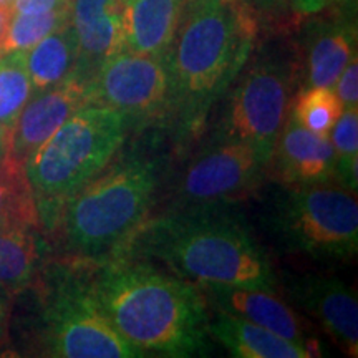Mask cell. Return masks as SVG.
Instances as JSON below:
<instances>
[{"label": "cell", "mask_w": 358, "mask_h": 358, "mask_svg": "<svg viewBox=\"0 0 358 358\" xmlns=\"http://www.w3.org/2000/svg\"><path fill=\"white\" fill-rule=\"evenodd\" d=\"M257 32V17L245 0H187L164 53V123L178 146L203 134L213 108L252 55Z\"/></svg>", "instance_id": "obj_1"}, {"label": "cell", "mask_w": 358, "mask_h": 358, "mask_svg": "<svg viewBox=\"0 0 358 358\" xmlns=\"http://www.w3.org/2000/svg\"><path fill=\"white\" fill-rule=\"evenodd\" d=\"M87 266L98 306L143 357H203L213 350L208 303L198 285L128 254Z\"/></svg>", "instance_id": "obj_2"}, {"label": "cell", "mask_w": 358, "mask_h": 358, "mask_svg": "<svg viewBox=\"0 0 358 358\" xmlns=\"http://www.w3.org/2000/svg\"><path fill=\"white\" fill-rule=\"evenodd\" d=\"M120 254L161 264L198 287H280L271 256L236 204L163 209L146 217Z\"/></svg>", "instance_id": "obj_3"}, {"label": "cell", "mask_w": 358, "mask_h": 358, "mask_svg": "<svg viewBox=\"0 0 358 358\" xmlns=\"http://www.w3.org/2000/svg\"><path fill=\"white\" fill-rule=\"evenodd\" d=\"M156 151H131L103 168L62 208L53 231L78 261H101L123 250L151 214L166 173Z\"/></svg>", "instance_id": "obj_4"}, {"label": "cell", "mask_w": 358, "mask_h": 358, "mask_svg": "<svg viewBox=\"0 0 358 358\" xmlns=\"http://www.w3.org/2000/svg\"><path fill=\"white\" fill-rule=\"evenodd\" d=\"M128 133L122 113L88 101L29 156L25 181L45 229L53 231L66 201L115 159Z\"/></svg>", "instance_id": "obj_5"}, {"label": "cell", "mask_w": 358, "mask_h": 358, "mask_svg": "<svg viewBox=\"0 0 358 358\" xmlns=\"http://www.w3.org/2000/svg\"><path fill=\"white\" fill-rule=\"evenodd\" d=\"M262 224L277 248L287 254L322 262L357 256V196L338 181L280 185L264 206Z\"/></svg>", "instance_id": "obj_6"}, {"label": "cell", "mask_w": 358, "mask_h": 358, "mask_svg": "<svg viewBox=\"0 0 358 358\" xmlns=\"http://www.w3.org/2000/svg\"><path fill=\"white\" fill-rule=\"evenodd\" d=\"M42 350L57 358L143 357L106 319L90 285L87 261L69 259L42 271Z\"/></svg>", "instance_id": "obj_7"}, {"label": "cell", "mask_w": 358, "mask_h": 358, "mask_svg": "<svg viewBox=\"0 0 358 358\" xmlns=\"http://www.w3.org/2000/svg\"><path fill=\"white\" fill-rule=\"evenodd\" d=\"M295 66L285 48L272 45L243 69L227 90L216 133L219 140L244 143L271 164L294 93Z\"/></svg>", "instance_id": "obj_8"}, {"label": "cell", "mask_w": 358, "mask_h": 358, "mask_svg": "<svg viewBox=\"0 0 358 358\" xmlns=\"http://www.w3.org/2000/svg\"><path fill=\"white\" fill-rule=\"evenodd\" d=\"M268 168L244 143L214 138L174 178L164 209L237 204L261 187Z\"/></svg>", "instance_id": "obj_9"}, {"label": "cell", "mask_w": 358, "mask_h": 358, "mask_svg": "<svg viewBox=\"0 0 358 358\" xmlns=\"http://www.w3.org/2000/svg\"><path fill=\"white\" fill-rule=\"evenodd\" d=\"M90 101L122 113L129 131L164 122L168 108V71L164 57L120 48L101 62L88 82Z\"/></svg>", "instance_id": "obj_10"}, {"label": "cell", "mask_w": 358, "mask_h": 358, "mask_svg": "<svg viewBox=\"0 0 358 358\" xmlns=\"http://www.w3.org/2000/svg\"><path fill=\"white\" fill-rule=\"evenodd\" d=\"M284 289L294 306L315 319L340 350L357 358L358 301L345 282L334 275H289Z\"/></svg>", "instance_id": "obj_11"}, {"label": "cell", "mask_w": 358, "mask_h": 358, "mask_svg": "<svg viewBox=\"0 0 358 358\" xmlns=\"http://www.w3.org/2000/svg\"><path fill=\"white\" fill-rule=\"evenodd\" d=\"M88 101V82L75 75L55 87L32 93L8 131L7 163L24 169L29 156Z\"/></svg>", "instance_id": "obj_12"}, {"label": "cell", "mask_w": 358, "mask_h": 358, "mask_svg": "<svg viewBox=\"0 0 358 358\" xmlns=\"http://www.w3.org/2000/svg\"><path fill=\"white\" fill-rule=\"evenodd\" d=\"M199 289L206 303L216 312L239 317L295 343L315 348L310 343L303 322L275 290L243 285H203Z\"/></svg>", "instance_id": "obj_13"}, {"label": "cell", "mask_w": 358, "mask_h": 358, "mask_svg": "<svg viewBox=\"0 0 358 358\" xmlns=\"http://www.w3.org/2000/svg\"><path fill=\"white\" fill-rule=\"evenodd\" d=\"M337 155L329 136L317 134L292 118L285 120L271 164L280 185L303 186L337 181Z\"/></svg>", "instance_id": "obj_14"}, {"label": "cell", "mask_w": 358, "mask_h": 358, "mask_svg": "<svg viewBox=\"0 0 358 358\" xmlns=\"http://www.w3.org/2000/svg\"><path fill=\"white\" fill-rule=\"evenodd\" d=\"M127 0H70V24L78 40L75 77L90 82L98 66L123 47Z\"/></svg>", "instance_id": "obj_15"}, {"label": "cell", "mask_w": 358, "mask_h": 358, "mask_svg": "<svg viewBox=\"0 0 358 358\" xmlns=\"http://www.w3.org/2000/svg\"><path fill=\"white\" fill-rule=\"evenodd\" d=\"M357 57V29L350 19L317 20L306 38V88H334L348 62Z\"/></svg>", "instance_id": "obj_16"}, {"label": "cell", "mask_w": 358, "mask_h": 358, "mask_svg": "<svg viewBox=\"0 0 358 358\" xmlns=\"http://www.w3.org/2000/svg\"><path fill=\"white\" fill-rule=\"evenodd\" d=\"M208 330L211 340L236 358H308L320 355L315 348L295 343L229 313L214 310V317L209 315Z\"/></svg>", "instance_id": "obj_17"}, {"label": "cell", "mask_w": 358, "mask_h": 358, "mask_svg": "<svg viewBox=\"0 0 358 358\" xmlns=\"http://www.w3.org/2000/svg\"><path fill=\"white\" fill-rule=\"evenodd\" d=\"M186 2L187 0H127L122 48L164 57Z\"/></svg>", "instance_id": "obj_18"}, {"label": "cell", "mask_w": 358, "mask_h": 358, "mask_svg": "<svg viewBox=\"0 0 358 358\" xmlns=\"http://www.w3.org/2000/svg\"><path fill=\"white\" fill-rule=\"evenodd\" d=\"M78 62V40L70 20L25 50V64L34 93L55 87L73 75Z\"/></svg>", "instance_id": "obj_19"}, {"label": "cell", "mask_w": 358, "mask_h": 358, "mask_svg": "<svg viewBox=\"0 0 358 358\" xmlns=\"http://www.w3.org/2000/svg\"><path fill=\"white\" fill-rule=\"evenodd\" d=\"M42 245L32 224L0 229V287L19 292L29 287L40 272Z\"/></svg>", "instance_id": "obj_20"}, {"label": "cell", "mask_w": 358, "mask_h": 358, "mask_svg": "<svg viewBox=\"0 0 358 358\" xmlns=\"http://www.w3.org/2000/svg\"><path fill=\"white\" fill-rule=\"evenodd\" d=\"M32 93L25 50L0 53V124H3L8 131Z\"/></svg>", "instance_id": "obj_21"}, {"label": "cell", "mask_w": 358, "mask_h": 358, "mask_svg": "<svg viewBox=\"0 0 358 358\" xmlns=\"http://www.w3.org/2000/svg\"><path fill=\"white\" fill-rule=\"evenodd\" d=\"M342 111L343 105L334 88L308 87L295 98L289 116L303 128L329 136Z\"/></svg>", "instance_id": "obj_22"}, {"label": "cell", "mask_w": 358, "mask_h": 358, "mask_svg": "<svg viewBox=\"0 0 358 358\" xmlns=\"http://www.w3.org/2000/svg\"><path fill=\"white\" fill-rule=\"evenodd\" d=\"M70 20V2L53 10L42 13H12L7 37L3 40V52L29 50L35 43L55 32Z\"/></svg>", "instance_id": "obj_23"}, {"label": "cell", "mask_w": 358, "mask_h": 358, "mask_svg": "<svg viewBox=\"0 0 358 358\" xmlns=\"http://www.w3.org/2000/svg\"><path fill=\"white\" fill-rule=\"evenodd\" d=\"M329 140L332 143L337 163L335 178L340 185L357 192L358 185V106L343 108L342 115L330 129Z\"/></svg>", "instance_id": "obj_24"}, {"label": "cell", "mask_w": 358, "mask_h": 358, "mask_svg": "<svg viewBox=\"0 0 358 358\" xmlns=\"http://www.w3.org/2000/svg\"><path fill=\"white\" fill-rule=\"evenodd\" d=\"M0 217L22 224L37 222V211L24 169L7 161L0 164Z\"/></svg>", "instance_id": "obj_25"}, {"label": "cell", "mask_w": 358, "mask_h": 358, "mask_svg": "<svg viewBox=\"0 0 358 358\" xmlns=\"http://www.w3.org/2000/svg\"><path fill=\"white\" fill-rule=\"evenodd\" d=\"M334 92L337 93L338 100L342 101L343 108L358 106V62L353 57L348 65L343 69L337 82L334 85Z\"/></svg>", "instance_id": "obj_26"}, {"label": "cell", "mask_w": 358, "mask_h": 358, "mask_svg": "<svg viewBox=\"0 0 358 358\" xmlns=\"http://www.w3.org/2000/svg\"><path fill=\"white\" fill-rule=\"evenodd\" d=\"M70 0H15L12 3V13H42L66 6Z\"/></svg>", "instance_id": "obj_27"}, {"label": "cell", "mask_w": 358, "mask_h": 358, "mask_svg": "<svg viewBox=\"0 0 358 358\" xmlns=\"http://www.w3.org/2000/svg\"><path fill=\"white\" fill-rule=\"evenodd\" d=\"M287 2L295 12L302 13V15H313V13L324 10L335 0H287Z\"/></svg>", "instance_id": "obj_28"}, {"label": "cell", "mask_w": 358, "mask_h": 358, "mask_svg": "<svg viewBox=\"0 0 358 358\" xmlns=\"http://www.w3.org/2000/svg\"><path fill=\"white\" fill-rule=\"evenodd\" d=\"M10 20H12V8L7 6H0V50H2L3 40L7 37Z\"/></svg>", "instance_id": "obj_29"}, {"label": "cell", "mask_w": 358, "mask_h": 358, "mask_svg": "<svg viewBox=\"0 0 358 358\" xmlns=\"http://www.w3.org/2000/svg\"><path fill=\"white\" fill-rule=\"evenodd\" d=\"M8 151V129L0 124V164L6 163Z\"/></svg>", "instance_id": "obj_30"}, {"label": "cell", "mask_w": 358, "mask_h": 358, "mask_svg": "<svg viewBox=\"0 0 358 358\" xmlns=\"http://www.w3.org/2000/svg\"><path fill=\"white\" fill-rule=\"evenodd\" d=\"M7 294L8 290L0 287V335H2L3 322H6V315H7Z\"/></svg>", "instance_id": "obj_31"}, {"label": "cell", "mask_w": 358, "mask_h": 358, "mask_svg": "<svg viewBox=\"0 0 358 358\" xmlns=\"http://www.w3.org/2000/svg\"><path fill=\"white\" fill-rule=\"evenodd\" d=\"M15 224H22V222L8 221V219H3V217H0V229H2V227H7V226H15ZM32 226H34V224H32Z\"/></svg>", "instance_id": "obj_32"}, {"label": "cell", "mask_w": 358, "mask_h": 358, "mask_svg": "<svg viewBox=\"0 0 358 358\" xmlns=\"http://www.w3.org/2000/svg\"><path fill=\"white\" fill-rule=\"evenodd\" d=\"M15 2V0H0V6H7V7H12V3Z\"/></svg>", "instance_id": "obj_33"}, {"label": "cell", "mask_w": 358, "mask_h": 358, "mask_svg": "<svg viewBox=\"0 0 358 358\" xmlns=\"http://www.w3.org/2000/svg\"><path fill=\"white\" fill-rule=\"evenodd\" d=\"M355 2L357 0H348V6H353V8H355Z\"/></svg>", "instance_id": "obj_34"}]
</instances>
